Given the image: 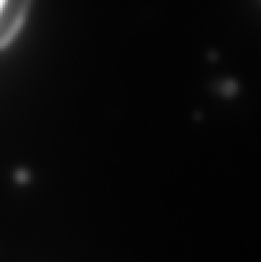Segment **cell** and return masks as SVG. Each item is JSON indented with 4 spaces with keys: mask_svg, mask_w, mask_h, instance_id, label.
<instances>
[{
    "mask_svg": "<svg viewBox=\"0 0 261 262\" xmlns=\"http://www.w3.org/2000/svg\"><path fill=\"white\" fill-rule=\"evenodd\" d=\"M27 3L25 0L0 2V46L5 45L19 27Z\"/></svg>",
    "mask_w": 261,
    "mask_h": 262,
    "instance_id": "6da1fadb",
    "label": "cell"
}]
</instances>
